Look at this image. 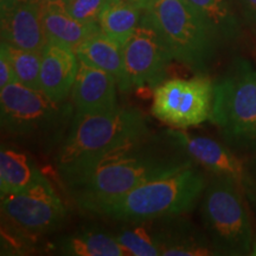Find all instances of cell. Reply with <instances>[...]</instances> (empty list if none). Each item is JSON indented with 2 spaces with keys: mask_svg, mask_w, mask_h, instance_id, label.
<instances>
[{
  "mask_svg": "<svg viewBox=\"0 0 256 256\" xmlns=\"http://www.w3.org/2000/svg\"><path fill=\"white\" fill-rule=\"evenodd\" d=\"M75 52L78 60L90 63L113 75L119 90L122 92L132 90L133 87L124 66L122 46L118 42L98 31L78 44L75 48Z\"/></svg>",
  "mask_w": 256,
  "mask_h": 256,
  "instance_id": "16",
  "label": "cell"
},
{
  "mask_svg": "<svg viewBox=\"0 0 256 256\" xmlns=\"http://www.w3.org/2000/svg\"><path fill=\"white\" fill-rule=\"evenodd\" d=\"M118 83L113 75L78 60V72L72 92L78 115L104 113L118 107Z\"/></svg>",
  "mask_w": 256,
  "mask_h": 256,
  "instance_id": "13",
  "label": "cell"
},
{
  "mask_svg": "<svg viewBox=\"0 0 256 256\" xmlns=\"http://www.w3.org/2000/svg\"><path fill=\"white\" fill-rule=\"evenodd\" d=\"M223 40H232L238 34V23L229 0H188Z\"/></svg>",
  "mask_w": 256,
  "mask_h": 256,
  "instance_id": "22",
  "label": "cell"
},
{
  "mask_svg": "<svg viewBox=\"0 0 256 256\" xmlns=\"http://www.w3.org/2000/svg\"><path fill=\"white\" fill-rule=\"evenodd\" d=\"M145 14L165 40L174 60L204 74L216 56L218 36L188 0H150Z\"/></svg>",
  "mask_w": 256,
  "mask_h": 256,
  "instance_id": "5",
  "label": "cell"
},
{
  "mask_svg": "<svg viewBox=\"0 0 256 256\" xmlns=\"http://www.w3.org/2000/svg\"><path fill=\"white\" fill-rule=\"evenodd\" d=\"M43 23L48 42L75 48L92 34L100 31L98 24H86L78 20L64 8L63 0H46Z\"/></svg>",
  "mask_w": 256,
  "mask_h": 256,
  "instance_id": "18",
  "label": "cell"
},
{
  "mask_svg": "<svg viewBox=\"0 0 256 256\" xmlns=\"http://www.w3.org/2000/svg\"><path fill=\"white\" fill-rule=\"evenodd\" d=\"M156 226L162 255H216L206 234L180 215L156 218Z\"/></svg>",
  "mask_w": 256,
  "mask_h": 256,
  "instance_id": "15",
  "label": "cell"
},
{
  "mask_svg": "<svg viewBox=\"0 0 256 256\" xmlns=\"http://www.w3.org/2000/svg\"><path fill=\"white\" fill-rule=\"evenodd\" d=\"M2 48L8 54L14 66L17 82L31 89L40 90V66L42 52L17 48L2 42Z\"/></svg>",
  "mask_w": 256,
  "mask_h": 256,
  "instance_id": "23",
  "label": "cell"
},
{
  "mask_svg": "<svg viewBox=\"0 0 256 256\" xmlns=\"http://www.w3.org/2000/svg\"><path fill=\"white\" fill-rule=\"evenodd\" d=\"M210 120L238 151L256 150V69L238 57L214 82Z\"/></svg>",
  "mask_w": 256,
  "mask_h": 256,
  "instance_id": "6",
  "label": "cell"
},
{
  "mask_svg": "<svg viewBox=\"0 0 256 256\" xmlns=\"http://www.w3.org/2000/svg\"><path fill=\"white\" fill-rule=\"evenodd\" d=\"M144 11L132 2L108 0L98 18L100 31L124 46L142 22Z\"/></svg>",
  "mask_w": 256,
  "mask_h": 256,
  "instance_id": "20",
  "label": "cell"
},
{
  "mask_svg": "<svg viewBox=\"0 0 256 256\" xmlns=\"http://www.w3.org/2000/svg\"><path fill=\"white\" fill-rule=\"evenodd\" d=\"M113 236L128 255L156 256L160 247L156 234V220L142 222H127L115 230Z\"/></svg>",
  "mask_w": 256,
  "mask_h": 256,
  "instance_id": "21",
  "label": "cell"
},
{
  "mask_svg": "<svg viewBox=\"0 0 256 256\" xmlns=\"http://www.w3.org/2000/svg\"><path fill=\"white\" fill-rule=\"evenodd\" d=\"M122 2H132V4H136L138 6H140L142 8L145 10L147 8V5H148L150 0H122Z\"/></svg>",
  "mask_w": 256,
  "mask_h": 256,
  "instance_id": "28",
  "label": "cell"
},
{
  "mask_svg": "<svg viewBox=\"0 0 256 256\" xmlns=\"http://www.w3.org/2000/svg\"><path fill=\"white\" fill-rule=\"evenodd\" d=\"M170 136L185 150L197 165L212 174L235 179L244 192L246 198L256 208V186L248 166L230 148L208 136H198L182 130H168Z\"/></svg>",
  "mask_w": 256,
  "mask_h": 256,
  "instance_id": "11",
  "label": "cell"
},
{
  "mask_svg": "<svg viewBox=\"0 0 256 256\" xmlns=\"http://www.w3.org/2000/svg\"><path fill=\"white\" fill-rule=\"evenodd\" d=\"M46 0L2 2V42L20 49L43 51L48 38L43 23Z\"/></svg>",
  "mask_w": 256,
  "mask_h": 256,
  "instance_id": "12",
  "label": "cell"
},
{
  "mask_svg": "<svg viewBox=\"0 0 256 256\" xmlns=\"http://www.w3.org/2000/svg\"><path fill=\"white\" fill-rule=\"evenodd\" d=\"M148 133H151L148 121L136 108L118 106L104 113L75 114L57 148V171L62 180H66L113 150Z\"/></svg>",
  "mask_w": 256,
  "mask_h": 256,
  "instance_id": "2",
  "label": "cell"
},
{
  "mask_svg": "<svg viewBox=\"0 0 256 256\" xmlns=\"http://www.w3.org/2000/svg\"><path fill=\"white\" fill-rule=\"evenodd\" d=\"M247 166H248V170H249V172H250V176H252V180H254L255 186H256V158L254 160H252V162H249Z\"/></svg>",
  "mask_w": 256,
  "mask_h": 256,
  "instance_id": "27",
  "label": "cell"
},
{
  "mask_svg": "<svg viewBox=\"0 0 256 256\" xmlns=\"http://www.w3.org/2000/svg\"><path fill=\"white\" fill-rule=\"evenodd\" d=\"M51 249L69 256H124L127 252L115 240L113 234L101 229L87 228L63 236L51 244Z\"/></svg>",
  "mask_w": 256,
  "mask_h": 256,
  "instance_id": "19",
  "label": "cell"
},
{
  "mask_svg": "<svg viewBox=\"0 0 256 256\" xmlns=\"http://www.w3.org/2000/svg\"><path fill=\"white\" fill-rule=\"evenodd\" d=\"M75 115L72 101L55 102L18 82L0 89L2 132L42 153L58 148Z\"/></svg>",
  "mask_w": 256,
  "mask_h": 256,
  "instance_id": "3",
  "label": "cell"
},
{
  "mask_svg": "<svg viewBox=\"0 0 256 256\" xmlns=\"http://www.w3.org/2000/svg\"><path fill=\"white\" fill-rule=\"evenodd\" d=\"M194 164V159L166 130L113 150L63 183L74 203L92 214L106 202L124 196L139 185Z\"/></svg>",
  "mask_w": 256,
  "mask_h": 256,
  "instance_id": "1",
  "label": "cell"
},
{
  "mask_svg": "<svg viewBox=\"0 0 256 256\" xmlns=\"http://www.w3.org/2000/svg\"><path fill=\"white\" fill-rule=\"evenodd\" d=\"M108 0H63L64 8L74 18L86 24H98Z\"/></svg>",
  "mask_w": 256,
  "mask_h": 256,
  "instance_id": "24",
  "label": "cell"
},
{
  "mask_svg": "<svg viewBox=\"0 0 256 256\" xmlns=\"http://www.w3.org/2000/svg\"><path fill=\"white\" fill-rule=\"evenodd\" d=\"M250 255L256 256V234H254V238H252V244Z\"/></svg>",
  "mask_w": 256,
  "mask_h": 256,
  "instance_id": "29",
  "label": "cell"
},
{
  "mask_svg": "<svg viewBox=\"0 0 256 256\" xmlns=\"http://www.w3.org/2000/svg\"><path fill=\"white\" fill-rule=\"evenodd\" d=\"M238 4L246 19L256 26V0H238Z\"/></svg>",
  "mask_w": 256,
  "mask_h": 256,
  "instance_id": "26",
  "label": "cell"
},
{
  "mask_svg": "<svg viewBox=\"0 0 256 256\" xmlns=\"http://www.w3.org/2000/svg\"><path fill=\"white\" fill-rule=\"evenodd\" d=\"M2 2H5V0H2Z\"/></svg>",
  "mask_w": 256,
  "mask_h": 256,
  "instance_id": "30",
  "label": "cell"
},
{
  "mask_svg": "<svg viewBox=\"0 0 256 256\" xmlns=\"http://www.w3.org/2000/svg\"><path fill=\"white\" fill-rule=\"evenodd\" d=\"M78 72V58L72 48L48 42L42 52L40 89L55 102L68 101Z\"/></svg>",
  "mask_w": 256,
  "mask_h": 256,
  "instance_id": "14",
  "label": "cell"
},
{
  "mask_svg": "<svg viewBox=\"0 0 256 256\" xmlns=\"http://www.w3.org/2000/svg\"><path fill=\"white\" fill-rule=\"evenodd\" d=\"M124 66L132 87L156 88L164 82L174 60L162 34L144 11L142 22L122 46Z\"/></svg>",
  "mask_w": 256,
  "mask_h": 256,
  "instance_id": "10",
  "label": "cell"
},
{
  "mask_svg": "<svg viewBox=\"0 0 256 256\" xmlns=\"http://www.w3.org/2000/svg\"><path fill=\"white\" fill-rule=\"evenodd\" d=\"M246 194L235 179L212 174L202 200L204 229L216 255H250L254 232Z\"/></svg>",
  "mask_w": 256,
  "mask_h": 256,
  "instance_id": "7",
  "label": "cell"
},
{
  "mask_svg": "<svg viewBox=\"0 0 256 256\" xmlns=\"http://www.w3.org/2000/svg\"><path fill=\"white\" fill-rule=\"evenodd\" d=\"M17 82L16 72L4 48L0 46V89Z\"/></svg>",
  "mask_w": 256,
  "mask_h": 256,
  "instance_id": "25",
  "label": "cell"
},
{
  "mask_svg": "<svg viewBox=\"0 0 256 256\" xmlns=\"http://www.w3.org/2000/svg\"><path fill=\"white\" fill-rule=\"evenodd\" d=\"M214 82L206 74L192 78H171L153 92L152 114L168 126L184 130L210 119Z\"/></svg>",
  "mask_w": 256,
  "mask_h": 256,
  "instance_id": "8",
  "label": "cell"
},
{
  "mask_svg": "<svg viewBox=\"0 0 256 256\" xmlns=\"http://www.w3.org/2000/svg\"><path fill=\"white\" fill-rule=\"evenodd\" d=\"M2 218L12 229L28 238L49 234L60 226L66 217L64 206L55 188L46 176L28 190L2 196Z\"/></svg>",
  "mask_w": 256,
  "mask_h": 256,
  "instance_id": "9",
  "label": "cell"
},
{
  "mask_svg": "<svg viewBox=\"0 0 256 256\" xmlns=\"http://www.w3.org/2000/svg\"><path fill=\"white\" fill-rule=\"evenodd\" d=\"M198 166L194 164L139 185L124 196L106 202L92 214L127 223L188 212L203 196L208 184L206 177Z\"/></svg>",
  "mask_w": 256,
  "mask_h": 256,
  "instance_id": "4",
  "label": "cell"
},
{
  "mask_svg": "<svg viewBox=\"0 0 256 256\" xmlns=\"http://www.w3.org/2000/svg\"><path fill=\"white\" fill-rule=\"evenodd\" d=\"M43 174L30 153L18 147L2 145L0 150V192L16 194L34 186Z\"/></svg>",
  "mask_w": 256,
  "mask_h": 256,
  "instance_id": "17",
  "label": "cell"
}]
</instances>
